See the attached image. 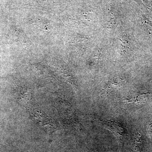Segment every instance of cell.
I'll list each match as a JSON object with an SVG mask.
<instances>
[{
  "label": "cell",
  "instance_id": "7a4b0ae2",
  "mask_svg": "<svg viewBox=\"0 0 152 152\" xmlns=\"http://www.w3.org/2000/svg\"><path fill=\"white\" fill-rule=\"evenodd\" d=\"M144 20V23L148 26V29L149 30L150 32L152 34V22L148 20H146V19Z\"/></svg>",
  "mask_w": 152,
  "mask_h": 152
},
{
  "label": "cell",
  "instance_id": "6da1fadb",
  "mask_svg": "<svg viewBox=\"0 0 152 152\" xmlns=\"http://www.w3.org/2000/svg\"><path fill=\"white\" fill-rule=\"evenodd\" d=\"M145 5L152 12V0H142Z\"/></svg>",
  "mask_w": 152,
  "mask_h": 152
}]
</instances>
